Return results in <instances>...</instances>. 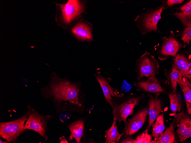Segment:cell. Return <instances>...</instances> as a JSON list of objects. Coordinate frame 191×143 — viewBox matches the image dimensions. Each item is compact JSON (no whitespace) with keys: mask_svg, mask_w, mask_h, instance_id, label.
<instances>
[{"mask_svg":"<svg viewBox=\"0 0 191 143\" xmlns=\"http://www.w3.org/2000/svg\"><path fill=\"white\" fill-rule=\"evenodd\" d=\"M81 84V81L71 82L67 76L60 77L53 71L48 84L40 89L41 94L45 99L53 102L58 113L72 111L83 114L86 94L82 91Z\"/></svg>","mask_w":191,"mask_h":143,"instance_id":"cell-1","label":"cell"},{"mask_svg":"<svg viewBox=\"0 0 191 143\" xmlns=\"http://www.w3.org/2000/svg\"><path fill=\"white\" fill-rule=\"evenodd\" d=\"M145 97L143 93L138 95L132 93L127 95L124 94L121 97H112L111 106L113 118L119 121V124L123 121L126 125L128 122L127 117L133 114L135 107L140 104Z\"/></svg>","mask_w":191,"mask_h":143,"instance_id":"cell-2","label":"cell"},{"mask_svg":"<svg viewBox=\"0 0 191 143\" xmlns=\"http://www.w3.org/2000/svg\"><path fill=\"white\" fill-rule=\"evenodd\" d=\"M55 19L58 25L64 28L83 12L84 5L78 0H68L65 3L57 4Z\"/></svg>","mask_w":191,"mask_h":143,"instance_id":"cell-3","label":"cell"},{"mask_svg":"<svg viewBox=\"0 0 191 143\" xmlns=\"http://www.w3.org/2000/svg\"><path fill=\"white\" fill-rule=\"evenodd\" d=\"M165 9L164 5H160L156 8L148 10L146 13H142L136 17L135 21L142 34L145 35L150 32L162 33L157 25L161 18L162 11Z\"/></svg>","mask_w":191,"mask_h":143,"instance_id":"cell-4","label":"cell"},{"mask_svg":"<svg viewBox=\"0 0 191 143\" xmlns=\"http://www.w3.org/2000/svg\"><path fill=\"white\" fill-rule=\"evenodd\" d=\"M27 109L29 111V113L25 121L24 129L33 130L41 136L45 141L48 140L49 138L47 134L48 122L50 119L54 117V115L42 114L29 104L28 105Z\"/></svg>","mask_w":191,"mask_h":143,"instance_id":"cell-5","label":"cell"},{"mask_svg":"<svg viewBox=\"0 0 191 143\" xmlns=\"http://www.w3.org/2000/svg\"><path fill=\"white\" fill-rule=\"evenodd\" d=\"M28 109L22 116L16 120L0 123V137L8 143H14L18 137L27 130L24 128L25 121L29 114Z\"/></svg>","mask_w":191,"mask_h":143,"instance_id":"cell-6","label":"cell"},{"mask_svg":"<svg viewBox=\"0 0 191 143\" xmlns=\"http://www.w3.org/2000/svg\"><path fill=\"white\" fill-rule=\"evenodd\" d=\"M159 67L158 61L146 51L136 61L135 70L138 80H140L145 77L156 76L158 74Z\"/></svg>","mask_w":191,"mask_h":143,"instance_id":"cell-7","label":"cell"},{"mask_svg":"<svg viewBox=\"0 0 191 143\" xmlns=\"http://www.w3.org/2000/svg\"><path fill=\"white\" fill-rule=\"evenodd\" d=\"M162 39V42L157 50L158 59L161 61L175 57L181 49L186 45L177 40L172 31L169 35L164 37Z\"/></svg>","mask_w":191,"mask_h":143,"instance_id":"cell-8","label":"cell"},{"mask_svg":"<svg viewBox=\"0 0 191 143\" xmlns=\"http://www.w3.org/2000/svg\"><path fill=\"white\" fill-rule=\"evenodd\" d=\"M174 127L177 128L176 133L178 140L183 142L191 136V119L183 111L176 114L174 120Z\"/></svg>","mask_w":191,"mask_h":143,"instance_id":"cell-9","label":"cell"},{"mask_svg":"<svg viewBox=\"0 0 191 143\" xmlns=\"http://www.w3.org/2000/svg\"><path fill=\"white\" fill-rule=\"evenodd\" d=\"M134 85L139 92L150 93L156 94H165L167 92L163 86L160 81L155 76L147 77L145 80L134 81Z\"/></svg>","mask_w":191,"mask_h":143,"instance_id":"cell-10","label":"cell"},{"mask_svg":"<svg viewBox=\"0 0 191 143\" xmlns=\"http://www.w3.org/2000/svg\"><path fill=\"white\" fill-rule=\"evenodd\" d=\"M148 114V109L147 107L137 112L125 125L122 136L126 137L132 135L138 132L145 123Z\"/></svg>","mask_w":191,"mask_h":143,"instance_id":"cell-11","label":"cell"},{"mask_svg":"<svg viewBox=\"0 0 191 143\" xmlns=\"http://www.w3.org/2000/svg\"><path fill=\"white\" fill-rule=\"evenodd\" d=\"M191 55L185 52H179L171 63L172 67L178 70L182 76L191 80Z\"/></svg>","mask_w":191,"mask_h":143,"instance_id":"cell-12","label":"cell"},{"mask_svg":"<svg viewBox=\"0 0 191 143\" xmlns=\"http://www.w3.org/2000/svg\"><path fill=\"white\" fill-rule=\"evenodd\" d=\"M94 76L101 87L107 104H109L111 106V100L112 97H121L124 95L123 93L120 94L118 89L114 88L110 85V83L112 80L111 78H106L100 71L96 73Z\"/></svg>","mask_w":191,"mask_h":143,"instance_id":"cell-13","label":"cell"},{"mask_svg":"<svg viewBox=\"0 0 191 143\" xmlns=\"http://www.w3.org/2000/svg\"><path fill=\"white\" fill-rule=\"evenodd\" d=\"M155 95L154 97L151 94L147 95L149 106L148 123L147 126L149 129L162 110V103L160 98V95Z\"/></svg>","mask_w":191,"mask_h":143,"instance_id":"cell-14","label":"cell"},{"mask_svg":"<svg viewBox=\"0 0 191 143\" xmlns=\"http://www.w3.org/2000/svg\"><path fill=\"white\" fill-rule=\"evenodd\" d=\"M66 127L69 129L70 132L68 140L70 141L74 139L77 143H81V139L85 131L83 120L80 118L67 124Z\"/></svg>","mask_w":191,"mask_h":143,"instance_id":"cell-15","label":"cell"},{"mask_svg":"<svg viewBox=\"0 0 191 143\" xmlns=\"http://www.w3.org/2000/svg\"><path fill=\"white\" fill-rule=\"evenodd\" d=\"M175 9L180 11L170 14L178 19L186 27H191V1Z\"/></svg>","mask_w":191,"mask_h":143,"instance_id":"cell-16","label":"cell"},{"mask_svg":"<svg viewBox=\"0 0 191 143\" xmlns=\"http://www.w3.org/2000/svg\"><path fill=\"white\" fill-rule=\"evenodd\" d=\"M72 33L79 40L87 42L92 40L91 28L86 23L80 22L77 23L72 29Z\"/></svg>","mask_w":191,"mask_h":143,"instance_id":"cell-17","label":"cell"},{"mask_svg":"<svg viewBox=\"0 0 191 143\" xmlns=\"http://www.w3.org/2000/svg\"><path fill=\"white\" fill-rule=\"evenodd\" d=\"M178 83L182 92L186 103L188 114H191V80L183 77L182 75L179 78Z\"/></svg>","mask_w":191,"mask_h":143,"instance_id":"cell-18","label":"cell"},{"mask_svg":"<svg viewBox=\"0 0 191 143\" xmlns=\"http://www.w3.org/2000/svg\"><path fill=\"white\" fill-rule=\"evenodd\" d=\"M116 121V119L113 118V123L111 127L108 129L104 130L106 137L104 143H118L122 136L124 130L121 134L118 132Z\"/></svg>","mask_w":191,"mask_h":143,"instance_id":"cell-19","label":"cell"},{"mask_svg":"<svg viewBox=\"0 0 191 143\" xmlns=\"http://www.w3.org/2000/svg\"><path fill=\"white\" fill-rule=\"evenodd\" d=\"M168 96L170 102V108L174 117L177 112L181 111L182 108V100L180 94L177 91L174 93L170 92Z\"/></svg>","mask_w":191,"mask_h":143,"instance_id":"cell-20","label":"cell"},{"mask_svg":"<svg viewBox=\"0 0 191 143\" xmlns=\"http://www.w3.org/2000/svg\"><path fill=\"white\" fill-rule=\"evenodd\" d=\"M174 122L157 139V143H174L175 140Z\"/></svg>","mask_w":191,"mask_h":143,"instance_id":"cell-21","label":"cell"},{"mask_svg":"<svg viewBox=\"0 0 191 143\" xmlns=\"http://www.w3.org/2000/svg\"><path fill=\"white\" fill-rule=\"evenodd\" d=\"M165 75L170 83L171 92L174 93L176 91L178 80L181 74L178 70L172 67L165 70Z\"/></svg>","mask_w":191,"mask_h":143,"instance_id":"cell-22","label":"cell"},{"mask_svg":"<svg viewBox=\"0 0 191 143\" xmlns=\"http://www.w3.org/2000/svg\"><path fill=\"white\" fill-rule=\"evenodd\" d=\"M164 113H163L158 115L155 122L152 125V135L156 140L163 133L165 129L164 121Z\"/></svg>","mask_w":191,"mask_h":143,"instance_id":"cell-23","label":"cell"},{"mask_svg":"<svg viewBox=\"0 0 191 143\" xmlns=\"http://www.w3.org/2000/svg\"><path fill=\"white\" fill-rule=\"evenodd\" d=\"M149 130L147 126L142 133L138 135L135 139L136 143H150L152 140V137L148 133V132Z\"/></svg>","mask_w":191,"mask_h":143,"instance_id":"cell-24","label":"cell"},{"mask_svg":"<svg viewBox=\"0 0 191 143\" xmlns=\"http://www.w3.org/2000/svg\"><path fill=\"white\" fill-rule=\"evenodd\" d=\"M181 39L186 45H189L191 40V27H186L184 29Z\"/></svg>","mask_w":191,"mask_h":143,"instance_id":"cell-25","label":"cell"},{"mask_svg":"<svg viewBox=\"0 0 191 143\" xmlns=\"http://www.w3.org/2000/svg\"><path fill=\"white\" fill-rule=\"evenodd\" d=\"M184 1V0H168L166 1V3L167 7H169L174 5L181 3Z\"/></svg>","mask_w":191,"mask_h":143,"instance_id":"cell-26","label":"cell"},{"mask_svg":"<svg viewBox=\"0 0 191 143\" xmlns=\"http://www.w3.org/2000/svg\"><path fill=\"white\" fill-rule=\"evenodd\" d=\"M125 138L120 140L119 142L121 143H136L135 140L128 136L124 137Z\"/></svg>","mask_w":191,"mask_h":143,"instance_id":"cell-27","label":"cell"},{"mask_svg":"<svg viewBox=\"0 0 191 143\" xmlns=\"http://www.w3.org/2000/svg\"><path fill=\"white\" fill-rule=\"evenodd\" d=\"M60 141V143H68V142L66 139L65 137L63 136L59 138Z\"/></svg>","mask_w":191,"mask_h":143,"instance_id":"cell-28","label":"cell"},{"mask_svg":"<svg viewBox=\"0 0 191 143\" xmlns=\"http://www.w3.org/2000/svg\"><path fill=\"white\" fill-rule=\"evenodd\" d=\"M150 143H157V142L156 140H152L151 141Z\"/></svg>","mask_w":191,"mask_h":143,"instance_id":"cell-29","label":"cell"},{"mask_svg":"<svg viewBox=\"0 0 191 143\" xmlns=\"http://www.w3.org/2000/svg\"><path fill=\"white\" fill-rule=\"evenodd\" d=\"M0 143H8L7 142H5L1 140V139H0Z\"/></svg>","mask_w":191,"mask_h":143,"instance_id":"cell-30","label":"cell"}]
</instances>
